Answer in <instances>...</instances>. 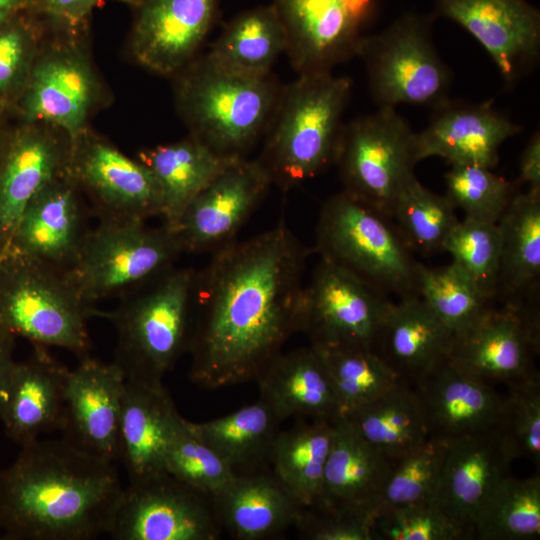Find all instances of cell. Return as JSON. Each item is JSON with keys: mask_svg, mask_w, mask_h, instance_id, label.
<instances>
[{"mask_svg": "<svg viewBox=\"0 0 540 540\" xmlns=\"http://www.w3.org/2000/svg\"><path fill=\"white\" fill-rule=\"evenodd\" d=\"M412 387L429 437L449 441L499 426L504 396L447 360Z\"/></svg>", "mask_w": 540, "mask_h": 540, "instance_id": "cell-25", "label": "cell"}, {"mask_svg": "<svg viewBox=\"0 0 540 540\" xmlns=\"http://www.w3.org/2000/svg\"><path fill=\"white\" fill-rule=\"evenodd\" d=\"M443 251L487 299L495 301L498 290L501 239L497 223L465 217L447 236Z\"/></svg>", "mask_w": 540, "mask_h": 540, "instance_id": "cell-42", "label": "cell"}, {"mask_svg": "<svg viewBox=\"0 0 540 540\" xmlns=\"http://www.w3.org/2000/svg\"><path fill=\"white\" fill-rule=\"evenodd\" d=\"M334 434V422L297 420L278 433L273 445L272 472L302 507L317 501Z\"/></svg>", "mask_w": 540, "mask_h": 540, "instance_id": "cell-36", "label": "cell"}, {"mask_svg": "<svg viewBox=\"0 0 540 540\" xmlns=\"http://www.w3.org/2000/svg\"><path fill=\"white\" fill-rule=\"evenodd\" d=\"M280 423L259 399L217 419L190 421V426L235 475H247L268 470Z\"/></svg>", "mask_w": 540, "mask_h": 540, "instance_id": "cell-34", "label": "cell"}, {"mask_svg": "<svg viewBox=\"0 0 540 540\" xmlns=\"http://www.w3.org/2000/svg\"><path fill=\"white\" fill-rule=\"evenodd\" d=\"M222 526L237 540H263L295 526L302 506L271 471L235 475L215 494Z\"/></svg>", "mask_w": 540, "mask_h": 540, "instance_id": "cell-31", "label": "cell"}, {"mask_svg": "<svg viewBox=\"0 0 540 540\" xmlns=\"http://www.w3.org/2000/svg\"><path fill=\"white\" fill-rule=\"evenodd\" d=\"M352 81L332 72L298 75L282 85L258 162L281 191L334 165Z\"/></svg>", "mask_w": 540, "mask_h": 540, "instance_id": "cell-3", "label": "cell"}, {"mask_svg": "<svg viewBox=\"0 0 540 540\" xmlns=\"http://www.w3.org/2000/svg\"><path fill=\"white\" fill-rule=\"evenodd\" d=\"M539 307L495 303L466 331L453 336L447 361L462 373L495 387L539 376Z\"/></svg>", "mask_w": 540, "mask_h": 540, "instance_id": "cell-11", "label": "cell"}, {"mask_svg": "<svg viewBox=\"0 0 540 540\" xmlns=\"http://www.w3.org/2000/svg\"><path fill=\"white\" fill-rule=\"evenodd\" d=\"M340 418L394 460L429 438L416 393L404 382Z\"/></svg>", "mask_w": 540, "mask_h": 540, "instance_id": "cell-37", "label": "cell"}, {"mask_svg": "<svg viewBox=\"0 0 540 540\" xmlns=\"http://www.w3.org/2000/svg\"><path fill=\"white\" fill-rule=\"evenodd\" d=\"M418 296L453 336L466 331L495 303L453 263L441 267L420 264Z\"/></svg>", "mask_w": 540, "mask_h": 540, "instance_id": "cell-41", "label": "cell"}, {"mask_svg": "<svg viewBox=\"0 0 540 540\" xmlns=\"http://www.w3.org/2000/svg\"><path fill=\"white\" fill-rule=\"evenodd\" d=\"M175 76L178 106L190 135L220 156L246 158L273 114L282 87L276 78L225 69L206 54Z\"/></svg>", "mask_w": 540, "mask_h": 540, "instance_id": "cell-4", "label": "cell"}, {"mask_svg": "<svg viewBox=\"0 0 540 540\" xmlns=\"http://www.w3.org/2000/svg\"><path fill=\"white\" fill-rule=\"evenodd\" d=\"M446 446L447 441L429 437L398 458L382 490L375 515L382 510L433 500Z\"/></svg>", "mask_w": 540, "mask_h": 540, "instance_id": "cell-44", "label": "cell"}, {"mask_svg": "<svg viewBox=\"0 0 540 540\" xmlns=\"http://www.w3.org/2000/svg\"><path fill=\"white\" fill-rule=\"evenodd\" d=\"M180 244L164 225L140 220H100L89 229L73 265L65 272L82 300L97 301L138 290L173 267Z\"/></svg>", "mask_w": 540, "mask_h": 540, "instance_id": "cell-8", "label": "cell"}, {"mask_svg": "<svg viewBox=\"0 0 540 540\" xmlns=\"http://www.w3.org/2000/svg\"><path fill=\"white\" fill-rule=\"evenodd\" d=\"M2 103H3V101H2V100H0V104H2Z\"/></svg>", "mask_w": 540, "mask_h": 540, "instance_id": "cell-54", "label": "cell"}, {"mask_svg": "<svg viewBox=\"0 0 540 540\" xmlns=\"http://www.w3.org/2000/svg\"><path fill=\"white\" fill-rule=\"evenodd\" d=\"M222 532L213 497L163 472L124 488L107 534L115 540H216Z\"/></svg>", "mask_w": 540, "mask_h": 540, "instance_id": "cell-12", "label": "cell"}, {"mask_svg": "<svg viewBox=\"0 0 540 540\" xmlns=\"http://www.w3.org/2000/svg\"><path fill=\"white\" fill-rule=\"evenodd\" d=\"M71 143L28 126L11 139L0 165V243L4 252L30 200L69 167Z\"/></svg>", "mask_w": 540, "mask_h": 540, "instance_id": "cell-27", "label": "cell"}, {"mask_svg": "<svg viewBox=\"0 0 540 540\" xmlns=\"http://www.w3.org/2000/svg\"><path fill=\"white\" fill-rule=\"evenodd\" d=\"M12 337L0 328V419L15 362L12 359Z\"/></svg>", "mask_w": 540, "mask_h": 540, "instance_id": "cell-52", "label": "cell"}, {"mask_svg": "<svg viewBox=\"0 0 540 540\" xmlns=\"http://www.w3.org/2000/svg\"><path fill=\"white\" fill-rule=\"evenodd\" d=\"M295 527L310 540H374L372 522L314 506L302 507Z\"/></svg>", "mask_w": 540, "mask_h": 540, "instance_id": "cell-49", "label": "cell"}, {"mask_svg": "<svg viewBox=\"0 0 540 540\" xmlns=\"http://www.w3.org/2000/svg\"><path fill=\"white\" fill-rule=\"evenodd\" d=\"M498 430L514 459L540 466V375L507 386Z\"/></svg>", "mask_w": 540, "mask_h": 540, "instance_id": "cell-46", "label": "cell"}, {"mask_svg": "<svg viewBox=\"0 0 540 540\" xmlns=\"http://www.w3.org/2000/svg\"><path fill=\"white\" fill-rule=\"evenodd\" d=\"M396 460L368 443L344 419L334 434L314 507L372 522Z\"/></svg>", "mask_w": 540, "mask_h": 540, "instance_id": "cell-24", "label": "cell"}, {"mask_svg": "<svg viewBox=\"0 0 540 540\" xmlns=\"http://www.w3.org/2000/svg\"><path fill=\"white\" fill-rule=\"evenodd\" d=\"M88 231L79 187L67 170L30 200L4 252L66 272Z\"/></svg>", "mask_w": 540, "mask_h": 540, "instance_id": "cell-23", "label": "cell"}, {"mask_svg": "<svg viewBox=\"0 0 540 540\" xmlns=\"http://www.w3.org/2000/svg\"><path fill=\"white\" fill-rule=\"evenodd\" d=\"M310 250L281 219L212 253L196 274L189 377L215 390L256 381L299 332Z\"/></svg>", "mask_w": 540, "mask_h": 540, "instance_id": "cell-1", "label": "cell"}, {"mask_svg": "<svg viewBox=\"0 0 540 540\" xmlns=\"http://www.w3.org/2000/svg\"><path fill=\"white\" fill-rule=\"evenodd\" d=\"M131 53L143 67L176 75L201 48L217 14V0H137Z\"/></svg>", "mask_w": 540, "mask_h": 540, "instance_id": "cell-22", "label": "cell"}, {"mask_svg": "<svg viewBox=\"0 0 540 540\" xmlns=\"http://www.w3.org/2000/svg\"><path fill=\"white\" fill-rule=\"evenodd\" d=\"M196 274L172 267L113 311H100L116 329L113 361L126 380L163 382L187 350Z\"/></svg>", "mask_w": 540, "mask_h": 540, "instance_id": "cell-5", "label": "cell"}, {"mask_svg": "<svg viewBox=\"0 0 540 540\" xmlns=\"http://www.w3.org/2000/svg\"><path fill=\"white\" fill-rule=\"evenodd\" d=\"M182 418L163 382L125 379L119 459L129 483L165 472V455Z\"/></svg>", "mask_w": 540, "mask_h": 540, "instance_id": "cell-26", "label": "cell"}, {"mask_svg": "<svg viewBox=\"0 0 540 540\" xmlns=\"http://www.w3.org/2000/svg\"><path fill=\"white\" fill-rule=\"evenodd\" d=\"M455 210L445 195L433 192L415 177L397 197L391 219L413 252L432 255L443 251L458 223Z\"/></svg>", "mask_w": 540, "mask_h": 540, "instance_id": "cell-40", "label": "cell"}, {"mask_svg": "<svg viewBox=\"0 0 540 540\" xmlns=\"http://www.w3.org/2000/svg\"><path fill=\"white\" fill-rule=\"evenodd\" d=\"M270 185L257 159L232 163L185 209L173 231L182 251L213 253L235 241Z\"/></svg>", "mask_w": 540, "mask_h": 540, "instance_id": "cell-17", "label": "cell"}, {"mask_svg": "<svg viewBox=\"0 0 540 540\" xmlns=\"http://www.w3.org/2000/svg\"><path fill=\"white\" fill-rule=\"evenodd\" d=\"M260 400L282 422L339 418L338 405L326 367L312 346L277 355L256 379Z\"/></svg>", "mask_w": 540, "mask_h": 540, "instance_id": "cell-30", "label": "cell"}, {"mask_svg": "<svg viewBox=\"0 0 540 540\" xmlns=\"http://www.w3.org/2000/svg\"><path fill=\"white\" fill-rule=\"evenodd\" d=\"M445 196L465 217L497 223L512 199L520 192L492 169L478 165H453L445 174Z\"/></svg>", "mask_w": 540, "mask_h": 540, "instance_id": "cell-43", "label": "cell"}, {"mask_svg": "<svg viewBox=\"0 0 540 540\" xmlns=\"http://www.w3.org/2000/svg\"><path fill=\"white\" fill-rule=\"evenodd\" d=\"M501 239L497 297L539 307L540 191L518 192L497 222Z\"/></svg>", "mask_w": 540, "mask_h": 540, "instance_id": "cell-32", "label": "cell"}, {"mask_svg": "<svg viewBox=\"0 0 540 540\" xmlns=\"http://www.w3.org/2000/svg\"><path fill=\"white\" fill-rule=\"evenodd\" d=\"M286 31L288 56L298 75L332 72L356 57L377 0H274Z\"/></svg>", "mask_w": 540, "mask_h": 540, "instance_id": "cell-14", "label": "cell"}, {"mask_svg": "<svg viewBox=\"0 0 540 540\" xmlns=\"http://www.w3.org/2000/svg\"><path fill=\"white\" fill-rule=\"evenodd\" d=\"M313 347L331 380L339 418L374 401L402 382L373 349Z\"/></svg>", "mask_w": 540, "mask_h": 540, "instance_id": "cell-39", "label": "cell"}, {"mask_svg": "<svg viewBox=\"0 0 540 540\" xmlns=\"http://www.w3.org/2000/svg\"><path fill=\"white\" fill-rule=\"evenodd\" d=\"M0 266V328L33 345L53 346L89 355L87 322L100 310L86 304L66 273L4 252Z\"/></svg>", "mask_w": 540, "mask_h": 540, "instance_id": "cell-7", "label": "cell"}, {"mask_svg": "<svg viewBox=\"0 0 540 540\" xmlns=\"http://www.w3.org/2000/svg\"><path fill=\"white\" fill-rule=\"evenodd\" d=\"M434 19L406 13L360 41L356 57L364 64L378 108L400 104L434 108L450 98L453 74L433 42Z\"/></svg>", "mask_w": 540, "mask_h": 540, "instance_id": "cell-9", "label": "cell"}, {"mask_svg": "<svg viewBox=\"0 0 540 540\" xmlns=\"http://www.w3.org/2000/svg\"><path fill=\"white\" fill-rule=\"evenodd\" d=\"M36 47V29L22 15L0 24V100L23 89Z\"/></svg>", "mask_w": 540, "mask_h": 540, "instance_id": "cell-48", "label": "cell"}, {"mask_svg": "<svg viewBox=\"0 0 540 540\" xmlns=\"http://www.w3.org/2000/svg\"><path fill=\"white\" fill-rule=\"evenodd\" d=\"M139 160L149 168L158 184L163 225L173 232L192 200L240 159L220 156L189 135L180 141L144 150Z\"/></svg>", "mask_w": 540, "mask_h": 540, "instance_id": "cell-33", "label": "cell"}, {"mask_svg": "<svg viewBox=\"0 0 540 540\" xmlns=\"http://www.w3.org/2000/svg\"><path fill=\"white\" fill-rule=\"evenodd\" d=\"M287 36L273 4L233 18L206 55L217 65L245 75L266 76L286 52Z\"/></svg>", "mask_w": 540, "mask_h": 540, "instance_id": "cell-35", "label": "cell"}, {"mask_svg": "<svg viewBox=\"0 0 540 540\" xmlns=\"http://www.w3.org/2000/svg\"><path fill=\"white\" fill-rule=\"evenodd\" d=\"M434 16L470 33L510 88L539 62L540 12L526 0H436Z\"/></svg>", "mask_w": 540, "mask_h": 540, "instance_id": "cell-16", "label": "cell"}, {"mask_svg": "<svg viewBox=\"0 0 540 540\" xmlns=\"http://www.w3.org/2000/svg\"><path fill=\"white\" fill-rule=\"evenodd\" d=\"M514 458L498 428L447 441L433 502L474 539L476 516L494 488L509 474Z\"/></svg>", "mask_w": 540, "mask_h": 540, "instance_id": "cell-20", "label": "cell"}, {"mask_svg": "<svg viewBox=\"0 0 540 540\" xmlns=\"http://www.w3.org/2000/svg\"><path fill=\"white\" fill-rule=\"evenodd\" d=\"M68 371L40 345L28 360L15 363L0 422L20 447L60 431Z\"/></svg>", "mask_w": 540, "mask_h": 540, "instance_id": "cell-28", "label": "cell"}, {"mask_svg": "<svg viewBox=\"0 0 540 540\" xmlns=\"http://www.w3.org/2000/svg\"><path fill=\"white\" fill-rule=\"evenodd\" d=\"M474 539L532 540L540 535V476L505 477L480 508Z\"/></svg>", "mask_w": 540, "mask_h": 540, "instance_id": "cell-38", "label": "cell"}, {"mask_svg": "<svg viewBox=\"0 0 540 540\" xmlns=\"http://www.w3.org/2000/svg\"><path fill=\"white\" fill-rule=\"evenodd\" d=\"M521 131V125L495 108L491 100L471 103L449 98L432 108L428 125L416 132V157L418 162L440 157L451 166L493 169L501 145Z\"/></svg>", "mask_w": 540, "mask_h": 540, "instance_id": "cell-21", "label": "cell"}, {"mask_svg": "<svg viewBox=\"0 0 540 540\" xmlns=\"http://www.w3.org/2000/svg\"><path fill=\"white\" fill-rule=\"evenodd\" d=\"M315 250L377 292L418 296L420 264L392 219L342 190L323 204Z\"/></svg>", "mask_w": 540, "mask_h": 540, "instance_id": "cell-6", "label": "cell"}, {"mask_svg": "<svg viewBox=\"0 0 540 540\" xmlns=\"http://www.w3.org/2000/svg\"><path fill=\"white\" fill-rule=\"evenodd\" d=\"M68 171L89 194L100 220L161 217V194L152 172L105 141L84 135L78 139Z\"/></svg>", "mask_w": 540, "mask_h": 540, "instance_id": "cell-15", "label": "cell"}, {"mask_svg": "<svg viewBox=\"0 0 540 540\" xmlns=\"http://www.w3.org/2000/svg\"><path fill=\"white\" fill-rule=\"evenodd\" d=\"M106 0H30L31 9L41 12L55 24L76 30L93 9ZM135 6L137 0H120Z\"/></svg>", "mask_w": 540, "mask_h": 540, "instance_id": "cell-50", "label": "cell"}, {"mask_svg": "<svg viewBox=\"0 0 540 540\" xmlns=\"http://www.w3.org/2000/svg\"><path fill=\"white\" fill-rule=\"evenodd\" d=\"M453 335L419 296L391 302L373 350L413 386L448 358Z\"/></svg>", "mask_w": 540, "mask_h": 540, "instance_id": "cell-29", "label": "cell"}, {"mask_svg": "<svg viewBox=\"0 0 540 540\" xmlns=\"http://www.w3.org/2000/svg\"><path fill=\"white\" fill-rule=\"evenodd\" d=\"M391 300L320 258L304 287L299 332L317 347L373 349Z\"/></svg>", "mask_w": 540, "mask_h": 540, "instance_id": "cell-13", "label": "cell"}, {"mask_svg": "<svg viewBox=\"0 0 540 540\" xmlns=\"http://www.w3.org/2000/svg\"><path fill=\"white\" fill-rule=\"evenodd\" d=\"M125 376L114 362L89 355L69 369L63 419V439L100 458H120V417Z\"/></svg>", "mask_w": 540, "mask_h": 540, "instance_id": "cell-19", "label": "cell"}, {"mask_svg": "<svg viewBox=\"0 0 540 540\" xmlns=\"http://www.w3.org/2000/svg\"><path fill=\"white\" fill-rule=\"evenodd\" d=\"M519 187L540 191V133L535 131L524 147L519 160V175L514 180Z\"/></svg>", "mask_w": 540, "mask_h": 540, "instance_id": "cell-51", "label": "cell"}, {"mask_svg": "<svg viewBox=\"0 0 540 540\" xmlns=\"http://www.w3.org/2000/svg\"><path fill=\"white\" fill-rule=\"evenodd\" d=\"M98 84L86 55L63 44L37 55L21 90L20 110L29 121L60 128L73 145L85 132Z\"/></svg>", "mask_w": 540, "mask_h": 540, "instance_id": "cell-18", "label": "cell"}, {"mask_svg": "<svg viewBox=\"0 0 540 540\" xmlns=\"http://www.w3.org/2000/svg\"><path fill=\"white\" fill-rule=\"evenodd\" d=\"M415 139L395 108L343 123L334 159L343 190L391 218L397 197L416 177Z\"/></svg>", "mask_w": 540, "mask_h": 540, "instance_id": "cell-10", "label": "cell"}, {"mask_svg": "<svg viewBox=\"0 0 540 540\" xmlns=\"http://www.w3.org/2000/svg\"><path fill=\"white\" fill-rule=\"evenodd\" d=\"M374 540H460L464 534L431 501L382 510L373 519Z\"/></svg>", "mask_w": 540, "mask_h": 540, "instance_id": "cell-47", "label": "cell"}, {"mask_svg": "<svg viewBox=\"0 0 540 540\" xmlns=\"http://www.w3.org/2000/svg\"><path fill=\"white\" fill-rule=\"evenodd\" d=\"M164 471L210 496L224 489L235 474L227 463L182 418L169 443Z\"/></svg>", "mask_w": 540, "mask_h": 540, "instance_id": "cell-45", "label": "cell"}, {"mask_svg": "<svg viewBox=\"0 0 540 540\" xmlns=\"http://www.w3.org/2000/svg\"><path fill=\"white\" fill-rule=\"evenodd\" d=\"M123 492L113 462L63 438L37 439L0 470L1 539L90 540L107 534Z\"/></svg>", "mask_w": 540, "mask_h": 540, "instance_id": "cell-2", "label": "cell"}, {"mask_svg": "<svg viewBox=\"0 0 540 540\" xmlns=\"http://www.w3.org/2000/svg\"><path fill=\"white\" fill-rule=\"evenodd\" d=\"M31 10L30 0H0V24Z\"/></svg>", "mask_w": 540, "mask_h": 540, "instance_id": "cell-53", "label": "cell"}]
</instances>
